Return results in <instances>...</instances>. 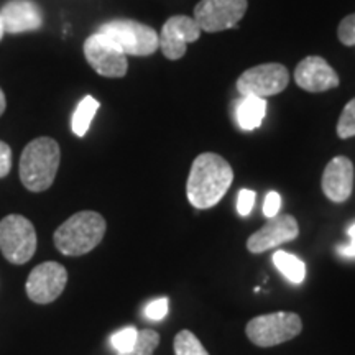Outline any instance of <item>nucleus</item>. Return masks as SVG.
<instances>
[{"label": "nucleus", "instance_id": "obj_1", "mask_svg": "<svg viewBox=\"0 0 355 355\" xmlns=\"http://www.w3.org/2000/svg\"><path fill=\"white\" fill-rule=\"evenodd\" d=\"M234 181L232 166L217 153H201L191 166L186 194L196 209H209L224 198Z\"/></svg>", "mask_w": 355, "mask_h": 355}, {"label": "nucleus", "instance_id": "obj_2", "mask_svg": "<svg viewBox=\"0 0 355 355\" xmlns=\"http://www.w3.org/2000/svg\"><path fill=\"white\" fill-rule=\"evenodd\" d=\"M61 150L56 140L40 137L25 146L20 157V180L32 193L46 191L60 168Z\"/></svg>", "mask_w": 355, "mask_h": 355}, {"label": "nucleus", "instance_id": "obj_3", "mask_svg": "<svg viewBox=\"0 0 355 355\" xmlns=\"http://www.w3.org/2000/svg\"><path fill=\"white\" fill-rule=\"evenodd\" d=\"M105 229L107 224L99 212L81 211L56 229L55 245L63 255H86L102 242Z\"/></svg>", "mask_w": 355, "mask_h": 355}, {"label": "nucleus", "instance_id": "obj_4", "mask_svg": "<svg viewBox=\"0 0 355 355\" xmlns=\"http://www.w3.org/2000/svg\"><path fill=\"white\" fill-rule=\"evenodd\" d=\"M97 32L112 40L125 55L152 56L159 46L157 30L132 19L105 21Z\"/></svg>", "mask_w": 355, "mask_h": 355}, {"label": "nucleus", "instance_id": "obj_5", "mask_svg": "<svg viewBox=\"0 0 355 355\" xmlns=\"http://www.w3.org/2000/svg\"><path fill=\"white\" fill-rule=\"evenodd\" d=\"M303 329L301 318L295 313L261 314L247 324V337L259 347H273L295 339Z\"/></svg>", "mask_w": 355, "mask_h": 355}, {"label": "nucleus", "instance_id": "obj_6", "mask_svg": "<svg viewBox=\"0 0 355 355\" xmlns=\"http://www.w3.org/2000/svg\"><path fill=\"white\" fill-rule=\"evenodd\" d=\"M0 250L10 263L24 265L37 250V232L26 217L10 214L0 220Z\"/></svg>", "mask_w": 355, "mask_h": 355}, {"label": "nucleus", "instance_id": "obj_7", "mask_svg": "<svg viewBox=\"0 0 355 355\" xmlns=\"http://www.w3.org/2000/svg\"><path fill=\"white\" fill-rule=\"evenodd\" d=\"M290 83V71L279 63H263L243 71L237 79L241 96H257L266 99L283 92Z\"/></svg>", "mask_w": 355, "mask_h": 355}, {"label": "nucleus", "instance_id": "obj_8", "mask_svg": "<svg viewBox=\"0 0 355 355\" xmlns=\"http://www.w3.org/2000/svg\"><path fill=\"white\" fill-rule=\"evenodd\" d=\"M84 56L89 66L104 78H123L127 74V55L112 40L102 33L91 35L84 42Z\"/></svg>", "mask_w": 355, "mask_h": 355}, {"label": "nucleus", "instance_id": "obj_9", "mask_svg": "<svg viewBox=\"0 0 355 355\" xmlns=\"http://www.w3.org/2000/svg\"><path fill=\"white\" fill-rule=\"evenodd\" d=\"M247 7V0H201L194 8V20L202 32H224L243 19Z\"/></svg>", "mask_w": 355, "mask_h": 355}, {"label": "nucleus", "instance_id": "obj_10", "mask_svg": "<svg viewBox=\"0 0 355 355\" xmlns=\"http://www.w3.org/2000/svg\"><path fill=\"white\" fill-rule=\"evenodd\" d=\"M68 283V272L58 261H44L35 266L26 279V295L33 303H53L63 293Z\"/></svg>", "mask_w": 355, "mask_h": 355}, {"label": "nucleus", "instance_id": "obj_11", "mask_svg": "<svg viewBox=\"0 0 355 355\" xmlns=\"http://www.w3.org/2000/svg\"><path fill=\"white\" fill-rule=\"evenodd\" d=\"M199 37H201V28L196 20L186 15H175L165 21L162 33L158 35V50H162L168 60H180L184 56L186 46L198 42Z\"/></svg>", "mask_w": 355, "mask_h": 355}, {"label": "nucleus", "instance_id": "obj_12", "mask_svg": "<svg viewBox=\"0 0 355 355\" xmlns=\"http://www.w3.org/2000/svg\"><path fill=\"white\" fill-rule=\"evenodd\" d=\"M298 234L300 227L295 217L290 214H278L248 237L247 248L252 254H261V252L272 250L283 243L295 241Z\"/></svg>", "mask_w": 355, "mask_h": 355}, {"label": "nucleus", "instance_id": "obj_13", "mask_svg": "<svg viewBox=\"0 0 355 355\" xmlns=\"http://www.w3.org/2000/svg\"><path fill=\"white\" fill-rule=\"evenodd\" d=\"M295 81L308 92H326L339 86V76L321 56H308L295 69Z\"/></svg>", "mask_w": 355, "mask_h": 355}, {"label": "nucleus", "instance_id": "obj_14", "mask_svg": "<svg viewBox=\"0 0 355 355\" xmlns=\"http://www.w3.org/2000/svg\"><path fill=\"white\" fill-rule=\"evenodd\" d=\"M322 191L332 202H345L354 189V163L347 157H336L322 175Z\"/></svg>", "mask_w": 355, "mask_h": 355}, {"label": "nucleus", "instance_id": "obj_15", "mask_svg": "<svg viewBox=\"0 0 355 355\" xmlns=\"http://www.w3.org/2000/svg\"><path fill=\"white\" fill-rule=\"evenodd\" d=\"M6 33H25L42 28L43 12L33 0H10L0 10Z\"/></svg>", "mask_w": 355, "mask_h": 355}, {"label": "nucleus", "instance_id": "obj_16", "mask_svg": "<svg viewBox=\"0 0 355 355\" xmlns=\"http://www.w3.org/2000/svg\"><path fill=\"white\" fill-rule=\"evenodd\" d=\"M266 114L265 99L257 96H242L235 107V119L242 130L250 132L261 125Z\"/></svg>", "mask_w": 355, "mask_h": 355}, {"label": "nucleus", "instance_id": "obj_17", "mask_svg": "<svg viewBox=\"0 0 355 355\" xmlns=\"http://www.w3.org/2000/svg\"><path fill=\"white\" fill-rule=\"evenodd\" d=\"M273 263L279 273L285 277L288 282L301 285L306 278V263L300 257L288 254V252L278 250L273 254Z\"/></svg>", "mask_w": 355, "mask_h": 355}, {"label": "nucleus", "instance_id": "obj_18", "mask_svg": "<svg viewBox=\"0 0 355 355\" xmlns=\"http://www.w3.org/2000/svg\"><path fill=\"white\" fill-rule=\"evenodd\" d=\"M101 104L96 97L86 96L84 99L79 102L76 110H74L73 119H71V128H73L74 135L76 137H84L91 127L92 119L97 110H99Z\"/></svg>", "mask_w": 355, "mask_h": 355}, {"label": "nucleus", "instance_id": "obj_19", "mask_svg": "<svg viewBox=\"0 0 355 355\" xmlns=\"http://www.w3.org/2000/svg\"><path fill=\"white\" fill-rule=\"evenodd\" d=\"M173 349H175L176 355H209L201 340L188 329L178 332L175 343H173Z\"/></svg>", "mask_w": 355, "mask_h": 355}, {"label": "nucleus", "instance_id": "obj_20", "mask_svg": "<svg viewBox=\"0 0 355 355\" xmlns=\"http://www.w3.org/2000/svg\"><path fill=\"white\" fill-rule=\"evenodd\" d=\"M137 339H139V329L133 326H127L121 331L114 332V334L110 336L109 343H110V345H112V349L115 350V352L125 354V352H128V350H132L133 347H135Z\"/></svg>", "mask_w": 355, "mask_h": 355}, {"label": "nucleus", "instance_id": "obj_21", "mask_svg": "<svg viewBox=\"0 0 355 355\" xmlns=\"http://www.w3.org/2000/svg\"><path fill=\"white\" fill-rule=\"evenodd\" d=\"M159 344V336L153 329H141L139 331V339H137L135 347L128 350L125 354L117 355H153Z\"/></svg>", "mask_w": 355, "mask_h": 355}, {"label": "nucleus", "instance_id": "obj_22", "mask_svg": "<svg viewBox=\"0 0 355 355\" xmlns=\"http://www.w3.org/2000/svg\"><path fill=\"white\" fill-rule=\"evenodd\" d=\"M337 135L344 140L355 137V97L349 104H345L343 114H340L339 122H337Z\"/></svg>", "mask_w": 355, "mask_h": 355}, {"label": "nucleus", "instance_id": "obj_23", "mask_svg": "<svg viewBox=\"0 0 355 355\" xmlns=\"http://www.w3.org/2000/svg\"><path fill=\"white\" fill-rule=\"evenodd\" d=\"M168 311H170V303H168V298H158L153 300L152 303L145 306L144 314L146 319L150 321H162V319L166 318Z\"/></svg>", "mask_w": 355, "mask_h": 355}, {"label": "nucleus", "instance_id": "obj_24", "mask_svg": "<svg viewBox=\"0 0 355 355\" xmlns=\"http://www.w3.org/2000/svg\"><path fill=\"white\" fill-rule=\"evenodd\" d=\"M337 37L339 42L345 44V46H354L355 44V13L347 15L345 19L339 24L337 28Z\"/></svg>", "mask_w": 355, "mask_h": 355}, {"label": "nucleus", "instance_id": "obj_25", "mask_svg": "<svg viewBox=\"0 0 355 355\" xmlns=\"http://www.w3.org/2000/svg\"><path fill=\"white\" fill-rule=\"evenodd\" d=\"M255 196H257L255 191H252V189H242L241 193H239L237 212L242 217H247L252 212V209H254Z\"/></svg>", "mask_w": 355, "mask_h": 355}, {"label": "nucleus", "instance_id": "obj_26", "mask_svg": "<svg viewBox=\"0 0 355 355\" xmlns=\"http://www.w3.org/2000/svg\"><path fill=\"white\" fill-rule=\"evenodd\" d=\"M279 207H282V196H279L277 191H270L263 202V214L268 219H272V217L279 214Z\"/></svg>", "mask_w": 355, "mask_h": 355}, {"label": "nucleus", "instance_id": "obj_27", "mask_svg": "<svg viewBox=\"0 0 355 355\" xmlns=\"http://www.w3.org/2000/svg\"><path fill=\"white\" fill-rule=\"evenodd\" d=\"M12 170V150L0 140V178H6Z\"/></svg>", "mask_w": 355, "mask_h": 355}, {"label": "nucleus", "instance_id": "obj_28", "mask_svg": "<svg viewBox=\"0 0 355 355\" xmlns=\"http://www.w3.org/2000/svg\"><path fill=\"white\" fill-rule=\"evenodd\" d=\"M337 252L343 257H347V259H355V237H350V242L345 243V245L337 247Z\"/></svg>", "mask_w": 355, "mask_h": 355}, {"label": "nucleus", "instance_id": "obj_29", "mask_svg": "<svg viewBox=\"0 0 355 355\" xmlns=\"http://www.w3.org/2000/svg\"><path fill=\"white\" fill-rule=\"evenodd\" d=\"M6 107H7L6 94H3V91H2V89H0V115L6 112Z\"/></svg>", "mask_w": 355, "mask_h": 355}, {"label": "nucleus", "instance_id": "obj_30", "mask_svg": "<svg viewBox=\"0 0 355 355\" xmlns=\"http://www.w3.org/2000/svg\"><path fill=\"white\" fill-rule=\"evenodd\" d=\"M3 33H6V30H3V21H2V15H0V42H2V38H3Z\"/></svg>", "mask_w": 355, "mask_h": 355}, {"label": "nucleus", "instance_id": "obj_31", "mask_svg": "<svg viewBox=\"0 0 355 355\" xmlns=\"http://www.w3.org/2000/svg\"><path fill=\"white\" fill-rule=\"evenodd\" d=\"M347 235H349V237H355V224H352L347 229Z\"/></svg>", "mask_w": 355, "mask_h": 355}]
</instances>
